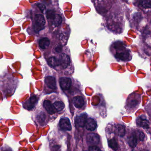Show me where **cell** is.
Instances as JSON below:
<instances>
[{
  "label": "cell",
  "mask_w": 151,
  "mask_h": 151,
  "mask_svg": "<svg viewBox=\"0 0 151 151\" xmlns=\"http://www.w3.org/2000/svg\"><path fill=\"white\" fill-rule=\"evenodd\" d=\"M69 51L65 50L57 54H51L47 58V63L49 66L58 72H69L71 74L74 72V67Z\"/></svg>",
  "instance_id": "cell-1"
},
{
  "label": "cell",
  "mask_w": 151,
  "mask_h": 151,
  "mask_svg": "<svg viewBox=\"0 0 151 151\" xmlns=\"http://www.w3.org/2000/svg\"><path fill=\"white\" fill-rule=\"evenodd\" d=\"M42 106L50 115L62 112L65 107L63 100L60 96L55 94L45 97L42 102Z\"/></svg>",
  "instance_id": "cell-2"
},
{
  "label": "cell",
  "mask_w": 151,
  "mask_h": 151,
  "mask_svg": "<svg viewBox=\"0 0 151 151\" xmlns=\"http://www.w3.org/2000/svg\"><path fill=\"white\" fill-rule=\"evenodd\" d=\"M110 51L118 62L127 63L132 60L133 55L131 50L120 41L113 42L110 46Z\"/></svg>",
  "instance_id": "cell-3"
},
{
  "label": "cell",
  "mask_w": 151,
  "mask_h": 151,
  "mask_svg": "<svg viewBox=\"0 0 151 151\" xmlns=\"http://www.w3.org/2000/svg\"><path fill=\"white\" fill-rule=\"evenodd\" d=\"M18 80L11 74L0 76V90L5 95L13 94L18 86Z\"/></svg>",
  "instance_id": "cell-4"
},
{
  "label": "cell",
  "mask_w": 151,
  "mask_h": 151,
  "mask_svg": "<svg viewBox=\"0 0 151 151\" xmlns=\"http://www.w3.org/2000/svg\"><path fill=\"white\" fill-rule=\"evenodd\" d=\"M142 102V95L136 92H132L126 99L125 108L129 113H132L138 109Z\"/></svg>",
  "instance_id": "cell-5"
},
{
  "label": "cell",
  "mask_w": 151,
  "mask_h": 151,
  "mask_svg": "<svg viewBox=\"0 0 151 151\" xmlns=\"http://www.w3.org/2000/svg\"><path fill=\"white\" fill-rule=\"evenodd\" d=\"M71 104L72 106L79 110H83L87 106V99L85 97L80 91H74L72 94Z\"/></svg>",
  "instance_id": "cell-6"
},
{
  "label": "cell",
  "mask_w": 151,
  "mask_h": 151,
  "mask_svg": "<svg viewBox=\"0 0 151 151\" xmlns=\"http://www.w3.org/2000/svg\"><path fill=\"white\" fill-rule=\"evenodd\" d=\"M47 19L53 29L59 28L63 22V18L61 14L57 13L54 10H49L47 11Z\"/></svg>",
  "instance_id": "cell-7"
},
{
  "label": "cell",
  "mask_w": 151,
  "mask_h": 151,
  "mask_svg": "<svg viewBox=\"0 0 151 151\" xmlns=\"http://www.w3.org/2000/svg\"><path fill=\"white\" fill-rule=\"evenodd\" d=\"M46 24V19L42 14H37L35 15L32 27L35 33H39L43 30L45 28Z\"/></svg>",
  "instance_id": "cell-8"
},
{
  "label": "cell",
  "mask_w": 151,
  "mask_h": 151,
  "mask_svg": "<svg viewBox=\"0 0 151 151\" xmlns=\"http://www.w3.org/2000/svg\"><path fill=\"white\" fill-rule=\"evenodd\" d=\"M44 90L46 93L57 92L56 79L52 76H47L44 79Z\"/></svg>",
  "instance_id": "cell-9"
},
{
  "label": "cell",
  "mask_w": 151,
  "mask_h": 151,
  "mask_svg": "<svg viewBox=\"0 0 151 151\" xmlns=\"http://www.w3.org/2000/svg\"><path fill=\"white\" fill-rule=\"evenodd\" d=\"M58 82L60 88L65 92H69L72 88L74 81L73 79L70 76H63L59 78Z\"/></svg>",
  "instance_id": "cell-10"
},
{
  "label": "cell",
  "mask_w": 151,
  "mask_h": 151,
  "mask_svg": "<svg viewBox=\"0 0 151 151\" xmlns=\"http://www.w3.org/2000/svg\"><path fill=\"white\" fill-rule=\"evenodd\" d=\"M39 98L37 96L32 94L31 96L23 103V107L28 111H32L38 104Z\"/></svg>",
  "instance_id": "cell-11"
},
{
  "label": "cell",
  "mask_w": 151,
  "mask_h": 151,
  "mask_svg": "<svg viewBox=\"0 0 151 151\" xmlns=\"http://www.w3.org/2000/svg\"><path fill=\"white\" fill-rule=\"evenodd\" d=\"M88 115L86 113H83L80 115H77L75 118L76 125L79 127H83L85 122L88 118Z\"/></svg>",
  "instance_id": "cell-12"
},
{
  "label": "cell",
  "mask_w": 151,
  "mask_h": 151,
  "mask_svg": "<svg viewBox=\"0 0 151 151\" xmlns=\"http://www.w3.org/2000/svg\"><path fill=\"white\" fill-rule=\"evenodd\" d=\"M59 125L61 129L63 130L66 131L71 130V124L69 118L64 117L61 119L59 121Z\"/></svg>",
  "instance_id": "cell-13"
},
{
  "label": "cell",
  "mask_w": 151,
  "mask_h": 151,
  "mask_svg": "<svg viewBox=\"0 0 151 151\" xmlns=\"http://www.w3.org/2000/svg\"><path fill=\"white\" fill-rule=\"evenodd\" d=\"M50 45V40L47 37H42L40 38L38 40V45L39 47L42 50L47 49Z\"/></svg>",
  "instance_id": "cell-14"
},
{
  "label": "cell",
  "mask_w": 151,
  "mask_h": 151,
  "mask_svg": "<svg viewBox=\"0 0 151 151\" xmlns=\"http://www.w3.org/2000/svg\"><path fill=\"white\" fill-rule=\"evenodd\" d=\"M137 123L138 126L145 129L149 128L150 127V122L145 115L139 116L137 119Z\"/></svg>",
  "instance_id": "cell-15"
},
{
  "label": "cell",
  "mask_w": 151,
  "mask_h": 151,
  "mask_svg": "<svg viewBox=\"0 0 151 151\" xmlns=\"http://www.w3.org/2000/svg\"><path fill=\"white\" fill-rule=\"evenodd\" d=\"M86 129L90 131H93L96 128L97 122L93 118H88L85 126Z\"/></svg>",
  "instance_id": "cell-16"
},
{
  "label": "cell",
  "mask_w": 151,
  "mask_h": 151,
  "mask_svg": "<svg viewBox=\"0 0 151 151\" xmlns=\"http://www.w3.org/2000/svg\"><path fill=\"white\" fill-rule=\"evenodd\" d=\"M87 142L90 145H96L99 142V137L96 134H89L86 137Z\"/></svg>",
  "instance_id": "cell-17"
},
{
  "label": "cell",
  "mask_w": 151,
  "mask_h": 151,
  "mask_svg": "<svg viewBox=\"0 0 151 151\" xmlns=\"http://www.w3.org/2000/svg\"><path fill=\"white\" fill-rule=\"evenodd\" d=\"M47 114L44 111L42 110H38L36 115V119L37 121L40 123L44 122L47 119Z\"/></svg>",
  "instance_id": "cell-18"
},
{
  "label": "cell",
  "mask_w": 151,
  "mask_h": 151,
  "mask_svg": "<svg viewBox=\"0 0 151 151\" xmlns=\"http://www.w3.org/2000/svg\"><path fill=\"white\" fill-rule=\"evenodd\" d=\"M140 3L145 9L151 8V0H140Z\"/></svg>",
  "instance_id": "cell-19"
},
{
  "label": "cell",
  "mask_w": 151,
  "mask_h": 151,
  "mask_svg": "<svg viewBox=\"0 0 151 151\" xmlns=\"http://www.w3.org/2000/svg\"><path fill=\"white\" fill-rule=\"evenodd\" d=\"M116 128L118 134L120 136H123L125 135V129L124 126L121 125H117L116 126Z\"/></svg>",
  "instance_id": "cell-20"
},
{
  "label": "cell",
  "mask_w": 151,
  "mask_h": 151,
  "mask_svg": "<svg viewBox=\"0 0 151 151\" xmlns=\"http://www.w3.org/2000/svg\"><path fill=\"white\" fill-rule=\"evenodd\" d=\"M109 147H111L113 150H116L118 149V145L117 142L114 139H111L108 142Z\"/></svg>",
  "instance_id": "cell-21"
},
{
  "label": "cell",
  "mask_w": 151,
  "mask_h": 151,
  "mask_svg": "<svg viewBox=\"0 0 151 151\" xmlns=\"http://www.w3.org/2000/svg\"><path fill=\"white\" fill-rule=\"evenodd\" d=\"M137 143L136 137L135 135H133L129 138V144L131 147H134Z\"/></svg>",
  "instance_id": "cell-22"
},
{
  "label": "cell",
  "mask_w": 151,
  "mask_h": 151,
  "mask_svg": "<svg viewBox=\"0 0 151 151\" xmlns=\"http://www.w3.org/2000/svg\"><path fill=\"white\" fill-rule=\"evenodd\" d=\"M145 109L146 110L148 113L151 115V98L145 104Z\"/></svg>",
  "instance_id": "cell-23"
},
{
  "label": "cell",
  "mask_w": 151,
  "mask_h": 151,
  "mask_svg": "<svg viewBox=\"0 0 151 151\" xmlns=\"http://www.w3.org/2000/svg\"><path fill=\"white\" fill-rule=\"evenodd\" d=\"M89 151H101L99 147L96 146H90L89 147Z\"/></svg>",
  "instance_id": "cell-24"
},
{
  "label": "cell",
  "mask_w": 151,
  "mask_h": 151,
  "mask_svg": "<svg viewBox=\"0 0 151 151\" xmlns=\"http://www.w3.org/2000/svg\"><path fill=\"white\" fill-rule=\"evenodd\" d=\"M1 151H13L9 147H8V148H7L6 147H4V148H2V149Z\"/></svg>",
  "instance_id": "cell-25"
}]
</instances>
